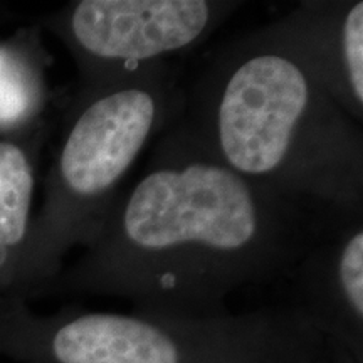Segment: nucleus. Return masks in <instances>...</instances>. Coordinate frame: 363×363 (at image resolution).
Returning a JSON list of instances; mask_svg holds the SVG:
<instances>
[{
    "label": "nucleus",
    "mask_w": 363,
    "mask_h": 363,
    "mask_svg": "<svg viewBox=\"0 0 363 363\" xmlns=\"http://www.w3.org/2000/svg\"><path fill=\"white\" fill-rule=\"evenodd\" d=\"M320 235L305 201L235 174L175 120L79 259L43 293L125 298L150 315L222 316L229 294L289 276Z\"/></svg>",
    "instance_id": "1"
},
{
    "label": "nucleus",
    "mask_w": 363,
    "mask_h": 363,
    "mask_svg": "<svg viewBox=\"0 0 363 363\" xmlns=\"http://www.w3.org/2000/svg\"><path fill=\"white\" fill-rule=\"evenodd\" d=\"M177 121L244 179L362 216V126L266 26L216 52Z\"/></svg>",
    "instance_id": "2"
},
{
    "label": "nucleus",
    "mask_w": 363,
    "mask_h": 363,
    "mask_svg": "<svg viewBox=\"0 0 363 363\" xmlns=\"http://www.w3.org/2000/svg\"><path fill=\"white\" fill-rule=\"evenodd\" d=\"M340 347L294 306L214 318L65 310L0 296V353L30 363H323Z\"/></svg>",
    "instance_id": "3"
},
{
    "label": "nucleus",
    "mask_w": 363,
    "mask_h": 363,
    "mask_svg": "<svg viewBox=\"0 0 363 363\" xmlns=\"http://www.w3.org/2000/svg\"><path fill=\"white\" fill-rule=\"evenodd\" d=\"M182 104L170 62L79 84L35 212V294L56 279L71 249L88 246L136 160L179 118Z\"/></svg>",
    "instance_id": "4"
},
{
    "label": "nucleus",
    "mask_w": 363,
    "mask_h": 363,
    "mask_svg": "<svg viewBox=\"0 0 363 363\" xmlns=\"http://www.w3.org/2000/svg\"><path fill=\"white\" fill-rule=\"evenodd\" d=\"M240 6L234 0H76L43 24L74 59L79 84H93L197 48Z\"/></svg>",
    "instance_id": "5"
},
{
    "label": "nucleus",
    "mask_w": 363,
    "mask_h": 363,
    "mask_svg": "<svg viewBox=\"0 0 363 363\" xmlns=\"http://www.w3.org/2000/svg\"><path fill=\"white\" fill-rule=\"evenodd\" d=\"M294 306L325 337L363 363V224L362 216L340 217L291 271Z\"/></svg>",
    "instance_id": "6"
},
{
    "label": "nucleus",
    "mask_w": 363,
    "mask_h": 363,
    "mask_svg": "<svg viewBox=\"0 0 363 363\" xmlns=\"http://www.w3.org/2000/svg\"><path fill=\"white\" fill-rule=\"evenodd\" d=\"M266 27L301 59L331 99L362 126V0H305Z\"/></svg>",
    "instance_id": "7"
},
{
    "label": "nucleus",
    "mask_w": 363,
    "mask_h": 363,
    "mask_svg": "<svg viewBox=\"0 0 363 363\" xmlns=\"http://www.w3.org/2000/svg\"><path fill=\"white\" fill-rule=\"evenodd\" d=\"M43 136L0 138V296H35L33 266L38 148Z\"/></svg>",
    "instance_id": "8"
},
{
    "label": "nucleus",
    "mask_w": 363,
    "mask_h": 363,
    "mask_svg": "<svg viewBox=\"0 0 363 363\" xmlns=\"http://www.w3.org/2000/svg\"><path fill=\"white\" fill-rule=\"evenodd\" d=\"M49 56L38 29L0 40V138L43 133L49 104Z\"/></svg>",
    "instance_id": "9"
},
{
    "label": "nucleus",
    "mask_w": 363,
    "mask_h": 363,
    "mask_svg": "<svg viewBox=\"0 0 363 363\" xmlns=\"http://www.w3.org/2000/svg\"><path fill=\"white\" fill-rule=\"evenodd\" d=\"M323 363H360V362L355 360V358H353L350 353L345 350V348L338 347L337 350L331 353V355L326 358Z\"/></svg>",
    "instance_id": "10"
}]
</instances>
